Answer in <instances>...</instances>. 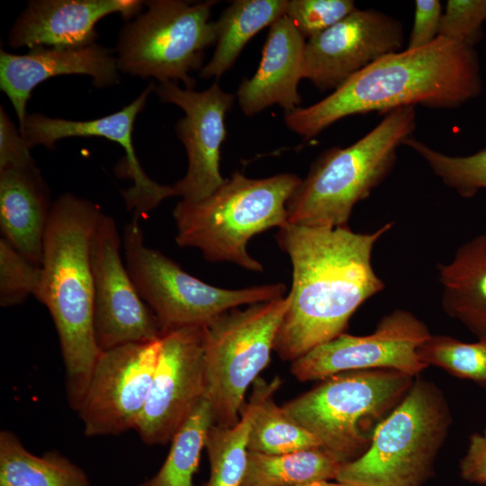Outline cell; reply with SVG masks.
Returning a JSON list of instances; mask_svg holds the SVG:
<instances>
[{
  "mask_svg": "<svg viewBox=\"0 0 486 486\" xmlns=\"http://www.w3.org/2000/svg\"><path fill=\"white\" fill-rule=\"evenodd\" d=\"M392 227L360 233L288 223L278 230L276 242L292 266L291 303L274 345L281 359L292 362L345 333L355 311L383 290L372 255Z\"/></svg>",
  "mask_w": 486,
  "mask_h": 486,
  "instance_id": "1",
  "label": "cell"
},
{
  "mask_svg": "<svg viewBox=\"0 0 486 486\" xmlns=\"http://www.w3.org/2000/svg\"><path fill=\"white\" fill-rule=\"evenodd\" d=\"M482 89L474 47L438 36L418 49L388 54L352 76L329 95L284 114L286 126L310 139L355 114L404 106L453 109Z\"/></svg>",
  "mask_w": 486,
  "mask_h": 486,
  "instance_id": "2",
  "label": "cell"
},
{
  "mask_svg": "<svg viewBox=\"0 0 486 486\" xmlns=\"http://www.w3.org/2000/svg\"><path fill=\"white\" fill-rule=\"evenodd\" d=\"M103 212L89 200L65 193L52 206L36 299L49 310L66 371L68 403L76 411L101 354L94 331V279L90 246Z\"/></svg>",
  "mask_w": 486,
  "mask_h": 486,
  "instance_id": "3",
  "label": "cell"
},
{
  "mask_svg": "<svg viewBox=\"0 0 486 486\" xmlns=\"http://www.w3.org/2000/svg\"><path fill=\"white\" fill-rule=\"evenodd\" d=\"M416 129L415 106L394 109L352 145L325 150L289 198L288 223L345 227L355 205L392 172L397 150Z\"/></svg>",
  "mask_w": 486,
  "mask_h": 486,
  "instance_id": "4",
  "label": "cell"
},
{
  "mask_svg": "<svg viewBox=\"0 0 486 486\" xmlns=\"http://www.w3.org/2000/svg\"><path fill=\"white\" fill-rule=\"evenodd\" d=\"M301 180L292 174L248 178L234 172L208 197L177 202L173 211L176 244L198 248L212 262L262 272L247 244L256 234L288 224L286 204Z\"/></svg>",
  "mask_w": 486,
  "mask_h": 486,
  "instance_id": "5",
  "label": "cell"
},
{
  "mask_svg": "<svg viewBox=\"0 0 486 486\" xmlns=\"http://www.w3.org/2000/svg\"><path fill=\"white\" fill-rule=\"evenodd\" d=\"M453 418L443 392L416 376L400 402L377 425L367 449L345 463L335 481L353 486H422Z\"/></svg>",
  "mask_w": 486,
  "mask_h": 486,
  "instance_id": "6",
  "label": "cell"
},
{
  "mask_svg": "<svg viewBox=\"0 0 486 486\" xmlns=\"http://www.w3.org/2000/svg\"><path fill=\"white\" fill-rule=\"evenodd\" d=\"M416 376L390 369L331 375L282 408L341 462L360 456L377 425L400 402Z\"/></svg>",
  "mask_w": 486,
  "mask_h": 486,
  "instance_id": "7",
  "label": "cell"
},
{
  "mask_svg": "<svg viewBox=\"0 0 486 486\" xmlns=\"http://www.w3.org/2000/svg\"><path fill=\"white\" fill-rule=\"evenodd\" d=\"M291 303L285 297L227 310L202 326L205 398L212 424L232 427L246 392L270 362L277 331Z\"/></svg>",
  "mask_w": 486,
  "mask_h": 486,
  "instance_id": "8",
  "label": "cell"
},
{
  "mask_svg": "<svg viewBox=\"0 0 486 486\" xmlns=\"http://www.w3.org/2000/svg\"><path fill=\"white\" fill-rule=\"evenodd\" d=\"M140 220L133 215L123 230L125 265L162 334L203 326L241 305L284 297L286 287L281 283L230 290L201 281L161 252L147 247Z\"/></svg>",
  "mask_w": 486,
  "mask_h": 486,
  "instance_id": "9",
  "label": "cell"
},
{
  "mask_svg": "<svg viewBox=\"0 0 486 486\" xmlns=\"http://www.w3.org/2000/svg\"><path fill=\"white\" fill-rule=\"evenodd\" d=\"M216 1L191 4L179 0L144 1L148 10L120 31L116 47L119 71L159 83L181 80L194 89L190 72L202 69L205 49L217 40L210 22Z\"/></svg>",
  "mask_w": 486,
  "mask_h": 486,
  "instance_id": "10",
  "label": "cell"
},
{
  "mask_svg": "<svg viewBox=\"0 0 486 486\" xmlns=\"http://www.w3.org/2000/svg\"><path fill=\"white\" fill-rule=\"evenodd\" d=\"M430 336L428 326L416 315L397 309L384 315L371 334L343 333L315 346L292 362L291 373L300 382L374 369L417 376L428 367L419 359L418 349Z\"/></svg>",
  "mask_w": 486,
  "mask_h": 486,
  "instance_id": "11",
  "label": "cell"
},
{
  "mask_svg": "<svg viewBox=\"0 0 486 486\" xmlns=\"http://www.w3.org/2000/svg\"><path fill=\"white\" fill-rule=\"evenodd\" d=\"M122 240L112 217L102 213L91 239L94 331L101 351L149 342L162 336L121 256Z\"/></svg>",
  "mask_w": 486,
  "mask_h": 486,
  "instance_id": "12",
  "label": "cell"
},
{
  "mask_svg": "<svg viewBox=\"0 0 486 486\" xmlns=\"http://www.w3.org/2000/svg\"><path fill=\"white\" fill-rule=\"evenodd\" d=\"M205 395L202 326L164 333L148 400L134 430L149 446L171 442Z\"/></svg>",
  "mask_w": 486,
  "mask_h": 486,
  "instance_id": "13",
  "label": "cell"
},
{
  "mask_svg": "<svg viewBox=\"0 0 486 486\" xmlns=\"http://www.w3.org/2000/svg\"><path fill=\"white\" fill-rule=\"evenodd\" d=\"M161 337L102 351L77 410L87 436L135 429L149 393Z\"/></svg>",
  "mask_w": 486,
  "mask_h": 486,
  "instance_id": "14",
  "label": "cell"
},
{
  "mask_svg": "<svg viewBox=\"0 0 486 486\" xmlns=\"http://www.w3.org/2000/svg\"><path fill=\"white\" fill-rule=\"evenodd\" d=\"M404 41L399 20L356 9L306 41L302 76L320 91L335 90L379 58L400 51Z\"/></svg>",
  "mask_w": 486,
  "mask_h": 486,
  "instance_id": "15",
  "label": "cell"
},
{
  "mask_svg": "<svg viewBox=\"0 0 486 486\" xmlns=\"http://www.w3.org/2000/svg\"><path fill=\"white\" fill-rule=\"evenodd\" d=\"M154 91L165 103L179 106L184 112L176 125L184 144L188 167L173 186L182 200H202L226 181L220 170V147L226 137L224 119L235 95L216 82L202 91L182 89L174 82L159 83Z\"/></svg>",
  "mask_w": 486,
  "mask_h": 486,
  "instance_id": "16",
  "label": "cell"
},
{
  "mask_svg": "<svg viewBox=\"0 0 486 486\" xmlns=\"http://www.w3.org/2000/svg\"><path fill=\"white\" fill-rule=\"evenodd\" d=\"M155 86L150 83L133 102L122 110L94 120L72 121L51 118L41 113L27 114L20 132L30 148L42 145L48 149H53L57 141L69 137H102L121 145L125 151V160L118 175L133 182L130 188L122 191V195L127 209L141 218L164 200L176 196L173 185L160 184L144 172L133 145L136 117L144 108Z\"/></svg>",
  "mask_w": 486,
  "mask_h": 486,
  "instance_id": "17",
  "label": "cell"
},
{
  "mask_svg": "<svg viewBox=\"0 0 486 486\" xmlns=\"http://www.w3.org/2000/svg\"><path fill=\"white\" fill-rule=\"evenodd\" d=\"M63 75H86L96 87L120 80L116 56L96 42L77 47L38 46L23 55L0 51V88L12 103L19 130L27 116L32 91L43 81Z\"/></svg>",
  "mask_w": 486,
  "mask_h": 486,
  "instance_id": "18",
  "label": "cell"
},
{
  "mask_svg": "<svg viewBox=\"0 0 486 486\" xmlns=\"http://www.w3.org/2000/svg\"><path fill=\"white\" fill-rule=\"evenodd\" d=\"M139 0L30 1L8 33L14 49L38 46L77 47L95 42V24L106 15L120 14L125 20L142 9Z\"/></svg>",
  "mask_w": 486,
  "mask_h": 486,
  "instance_id": "19",
  "label": "cell"
},
{
  "mask_svg": "<svg viewBox=\"0 0 486 486\" xmlns=\"http://www.w3.org/2000/svg\"><path fill=\"white\" fill-rule=\"evenodd\" d=\"M305 44V39L286 14L270 26L256 72L244 79L238 89L244 114L252 116L274 104L281 106L284 114L300 107L298 85L303 78Z\"/></svg>",
  "mask_w": 486,
  "mask_h": 486,
  "instance_id": "20",
  "label": "cell"
},
{
  "mask_svg": "<svg viewBox=\"0 0 486 486\" xmlns=\"http://www.w3.org/2000/svg\"><path fill=\"white\" fill-rule=\"evenodd\" d=\"M53 202L33 159L0 168L1 237L39 266Z\"/></svg>",
  "mask_w": 486,
  "mask_h": 486,
  "instance_id": "21",
  "label": "cell"
},
{
  "mask_svg": "<svg viewBox=\"0 0 486 486\" xmlns=\"http://www.w3.org/2000/svg\"><path fill=\"white\" fill-rule=\"evenodd\" d=\"M437 271L444 311L486 341V234L462 244Z\"/></svg>",
  "mask_w": 486,
  "mask_h": 486,
  "instance_id": "22",
  "label": "cell"
},
{
  "mask_svg": "<svg viewBox=\"0 0 486 486\" xmlns=\"http://www.w3.org/2000/svg\"><path fill=\"white\" fill-rule=\"evenodd\" d=\"M280 385L279 376L271 382L258 377L238 422L232 427L211 425L204 441L210 463V476L204 486H239L246 470L248 436L256 411L262 399Z\"/></svg>",
  "mask_w": 486,
  "mask_h": 486,
  "instance_id": "23",
  "label": "cell"
},
{
  "mask_svg": "<svg viewBox=\"0 0 486 486\" xmlns=\"http://www.w3.org/2000/svg\"><path fill=\"white\" fill-rule=\"evenodd\" d=\"M287 0H237L221 14L216 23V49L199 76L220 77L235 63L250 39L271 26L286 13Z\"/></svg>",
  "mask_w": 486,
  "mask_h": 486,
  "instance_id": "24",
  "label": "cell"
},
{
  "mask_svg": "<svg viewBox=\"0 0 486 486\" xmlns=\"http://www.w3.org/2000/svg\"><path fill=\"white\" fill-rule=\"evenodd\" d=\"M0 486H91L76 464L52 451L41 456L28 451L11 431L0 432Z\"/></svg>",
  "mask_w": 486,
  "mask_h": 486,
  "instance_id": "25",
  "label": "cell"
},
{
  "mask_svg": "<svg viewBox=\"0 0 486 486\" xmlns=\"http://www.w3.org/2000/svg\"><path fill=\"white\" fill-rule=\"evenodd\" d=\"M343 464L321 447L285 454L248 451L239 486H301L335 481Z\"/></svg>",
  "mask_w": 486,
  "mask_h": 486,
  "instance_id": "26",
  "label": "cell"
},
{
  "mask_svg": "<svg viewBox=\"0 0 486 486\" xmlns=\"http://www.w3.org/2000/svg\"><path fill=\"white\" fill-rule=\"evenodd\" d=\"M212 424L211 405L204 398L171 440L168 454L158 472L138 486H193Z\"/></svg>",
  "mask_w": 486,
  "mask_h": 486,
  "instance_id": "27",
  "label": "cell"
},
{
  "mask_svg": "<svg viewBox=\"0 0 486 486\" xmlns=\"http://www.w3.org/2000/svg\"><path fill=\"white\" fill-rule=\"evenodd\" d=\"M276 391L269 392L258 405L248 436V451L285 454L320 448V443L310 432L275 404L274 394Z\"/></svg>",
  "mask_w": 486,
  "mask_h": 486,
  "instance_id": "28",
  "label": "cell"
},
{
  "mask_svg": "<svg viewBox=\"0 0 486 486\" xmlns=\"http://www.w3.org/2000/svg\"><path fill=\"white\" fill-rule=\"evenodd\" d=\"M427 366L444 369L458 378L486 387V341L468 343L446 335H431L418 349Z\"/></svg>",
  "mask_w": 486,
  "mask_h": 486,
  "instance_id": "29",
  "label": "cell"
},
{
  "mask_svg": "<svg viewBox=\"0 0 486 486\" xmlns=\"http://www.w3.org/2000/svg\"><path fill=\"white\" fill-rule=\"evenodd\" d=\"M428 165L432 172L464 198L486 189V148L468 156H449L428 147L413 136L405 142Z\"/></svg>",
  "mask_w": 486,
  "mask_h": 486,
  "instance_id": "30",
  "label": "cell"
},
{
  "mask_svg": "<svg viewBox=\"0 0 486 486\" xmlns=\"http://www.w3.org/2000/svg\"><path fill=\"white\" fill-rule=\"evenodd\" d=\"M41 279V266L31 262L1 237L0 305L8 308L23 302L30 295L36 298Z\"/></svg>",
  "mask_w": 486,
  "mask_h": 486,
  "instance_id": "31",
  "label": "cell"
},
{
  "mask_svg": "<svg viewBox=\"0 0 486 486\" xmlns=\"http://www.w3.org/2000/svg\"><path fill=\"white\" fill-rule=\"evenodd\" d=\"M356 10L351 0H291L285 14L304 39L330 28Z\"/></svg>",
  "mask_w": 486,
  "mask_h": 486,
  "instance_id": "32",
  "label": "cell"
},
{
  "mask_svg": "<svg viewBox=\"0 0 486 486\" xmlns=\"http://www.w3.org/2000/svg\"><path fill=\"white\" fill-rule=\"evenodd\" d=\"M485 21L486 0H448L439 36L474 47L482 38Z\"/></svg>",
  "mask_w": 486,
  "mask_h": 486,
  "instance_id": "33",
  "label": "cell"
},
{
  "mask_svg": "<svg viewBox=\"0 0 486 486\" xmlns=\"http://www.w3.org/2000/svg\"><path fill=\"white\" fill-rule=\"evenodd\" d=\"M438 0H418L412 30L406 49H418L430 44L438 36L443 16Z\"/></svg>",
  "mask_w": 486,
  "mask_h": 486,
  "instance_id": "34",
  "label": "cell"
},
{
  "mask_svg": "<svg viewBox=\"0 0 486 486\" xmlns=\"http://www.w3.org/2000/svg\"><path fill=\"white\" fill-rule=\"evenodd\" d=\"M20 130L10 120L6 112L0 107V168L32 160Z\"/></svg>",
  "mask_w": 486,
  "mask_h": 486,
  "instance_id": "35",
  "label": "cell"
},
{
  "mask_svg": "<svg viewBox=\"0 0 486 486\" xmlns=\"http://www.w3.org/2000/svg\"><path fill=\"white\" fill-rule=\"evenodd\" d=\"M459 469L461 477L466 482L486 484V429L470 436Z\"/></svg>",
  "mask_w": 486,
  "mask_h": 486,
  "instance_id": "36",
  "label": "cell"
},
{
  "mask_svg": "<svg viewBox=\"0 0 486 486\" xmlns=\"http://www.w3.org/2000/svg\"><path fill=\"white\" fill-rule=\"evenodd\" d=\"M301 486H353L346 483H342L339 482H331V481H325V482H311Z\"/></svg>",
  "mask_w": 486,
  "mask_h": 486,
  "instance_id": "37",
  "label": "cell"
}]
</instances>
